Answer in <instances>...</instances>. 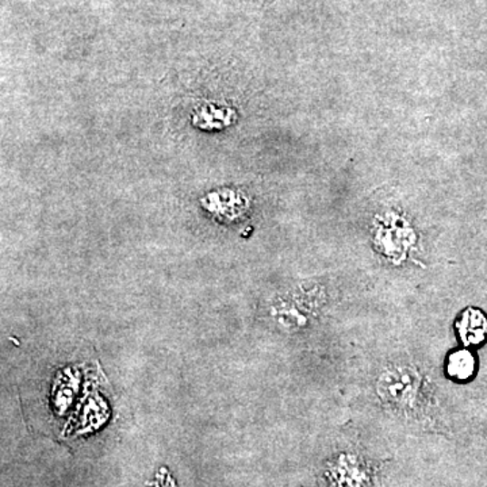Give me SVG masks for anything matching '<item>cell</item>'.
<instances>
[{"label":"cell","mask_w":487,"mask_h":487,"mask_svg":"<svg viewBox=\"0 0 487 487\" xmlns=\"http://www.w3.org/2000/svg\"><path fill=\"white\" fill-rule=\"evenodd\" d=\"M458 333L463 344L478 345L487 336V318L481 310L467 309L459 318Z\"/></svg>","instance_id":"3"},{"label":"cell","mask_w":487,"mask_h":487,"mask_svg":"<svg viewBox=\"0 0 487 487\" xmlns=\"http://www.w3.org/2000/svg\"><path fill=\"white\" fill-rule=\"evenodd\" d=\"M376 394L382 403L395 411H414L424 397V382L411 365L393 364L379 373Z\"/></svg>","instance_id":"1"},{"label":"cell","mask_w":487,"mask_h":487,"mask_svg":"<svg viewBox=\"0 0 487 487\" xmlns=\"http://www.w3.org/2000/svg\"><path fill=\"white\" fill-rule=\"evenodd\" d=\"M323 487H378V472L364 456L342 452L326 463Z\"/></svg>","instance_id":"2"},{"label":"cell","mask_w":487,"mask_h":487,"mask_svg":"<svg viewBox=\"0 0 487 487\" xmlns=\"http://www.w3.org/2000/svg\"><path fill=\"white\" fill-rule=\"evenodd\" d=\"M475 359L472 353L466 350H459L451 353L447 361V373L451 378L464 381L474 373Z\"/></svg>","instance_id":"4"}]
</instances>
